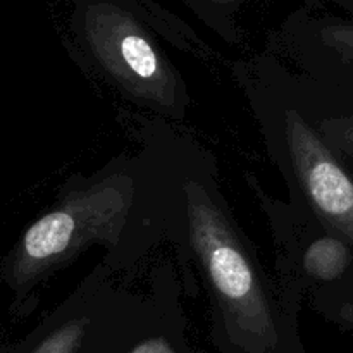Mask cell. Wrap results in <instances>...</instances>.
I'll use <instances>...</instances> for the list:
<instances>
[{"label": "cell", "instance_id": "6da1fadb", "mask_svg": "<svg viewBox=\"0 0 353 353\" xmlns=\"http://www.w3.org/2000/svg\"><path fill=\"white\" fill-rule=\"evenodd\" d=\"M165 238L192 257L205 281L219 353H307L299 310L271 285L205 155L168 150Z\"/></svg>", "mask_w": 353, "mask_h": 353}, {"label": "cell", "instance_id": "7a4b0ae2", "mask_svg": "<svg viewBox=\"0 0 353 353\" xmlns=\"http://www.w3.org/2000/svg\"><path fill=\"white\" fill-rule=\"evenodd\" d=\"M165 223L168 150L123 159L76 183L24 231L10 259V286L26 293L93 245L109 250L112 271L128 268L165 236Z\"/></svg>", "mask_w": 353, "mask_h": 353}, {"label": "cell", "instance_id": "5b68a950", "mask_svg": "<svg viewBox=\"0 0 353 353\" xmlns=\"http://www.w3.org/2000/svg\"><path fill=\"white\" fill-rule=\"evenodd\" d=\"M264 209L278 245L279 292L290 307L300 310L309 288H330L343 279L353 262V250L293 202L265 199Z\"/></svg>", "mask_w": 353, "mask_h": 353}, {"label": "cell", "instance_id": "8992f818", "mask_svg": "<svg viewBox=\"0 0 353 353\" xmlns=\"http://www.w3.org/2000/svg\"><path fill=\"white\" fill-rule=\"evenodd\" d=\"M92 41L100 64L124 92L172 116L183 114L186 93L181 79L137 28L119 23Z\"/></svg>", "mask_w": 353, "mask_h": 353}, {"label": "cell", "instance_id": "277c9868", "mask_svg": "<svg viewBox=\"0 0 353 353\" xmlns=\"http://www.w3.org/2000/svg\"><path fill=\"white\" fill-rule=\"evenodd\" d=\"M262 126L290 186V202L353 250V178L323 133L283 99L262 100Z\"/></svg>", "mask_w": 353, "mask_h": 353}, {"label": "cell", "instance_id": "3957f363", "mask_svg": "<svg viewBox=\"0 0 353 353\" xmlns=\"http://www.w3.org/2000/svg\"><path fill=\"white\" fill-rule=\"evenodd\" d=\"M161 307L159 281L152 296L137 295L102 264L19 353H128L157 323Z\"/></svg>", "mask_w": 353, "mask_h": 353}, {"label": "cell", "instance_id": "52a82bcc", "mask_svg": "<svg viewBox=\"0 0 353 353\" xmlns=\"http://www.w3.org/2000/svg\"><path fill=\"white\" fill-rule=\"evenodd\" d=\"M319 128L333 150L353 159V116L327 117L321 121Z\"/></svg>", "mask_w": 353, "mask_h": 353}, {"label": "cell", "instance_id": "ba28073f", "mask_svg": "<svg viewBox=\"0 0 353 353\" xmlns=\"http://www.w3.org/2000/svg\"><path fill=\"white\" fill-rule=\"evenodd\" d=\"M314 303L327 314V317L353 327V300H333L321 293H314Z\"/></svg>", "mask_w": 353, "mask_h": 353}, {"label": "cell", "instance_id": "9c48e42d", "mask_svg": "<svg viewBox=\"0 0 353 353\" xmlns=\"http://www.w3.org/2000/svg\"><path fill=\"white\" fill-rule=\"evenodd\" d=\"M338 43L343 45L348 52H353V30L343 31L338 34Z\"/></svg>", "mask_w": 353, "mask_h": 353}]
</instances>
